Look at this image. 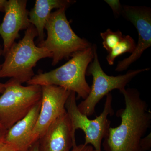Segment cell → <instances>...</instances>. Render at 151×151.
<instances>
[{
	"label": "cell",
	"mask_w": 151,
	"mask_h": 151,
	"mask_svg": "<svg viewBox=\"0 0 151 151\" xmlns=\"http://www.w3.org/2000/svg\"><path fill=\"white\" fill-rule=\"evenodd\" d=\"M8 1L0 0V12H5Z\"/></svg>",
	"instance_id": "obj_21"
},
{
	"label": "cell",
	"mask_w": 151,
	"mask_h": 151,
	"mask_svg": "<svg viewBox=\"0 0 151 151\" xmlns=\"http://www.w3.org/2000/svg\"><path fill=\"white\" fill-rule=\"evenodd\" d=\"M105 1L109 5L113 10V14L117 17L121 15L122 10V5L119 0H106Z\"/></svg>",
	"instance_id": "obj_16"
},
{
	"label": "cell",
	"mask_w": 151,
	"mask_h": 151,
	"mask_svg": "<svg viewBox=\"0 0 151 151\" xmlns=\"http://www.w3.org/2000/svg\"><path fill=\"white\" fill-rule=\"evenodd\" d=\"M76 94L75 92H70L65 105L73 137L76 138V130L81 129L85 134L84 145H91L95 151H101L102 141L106 137L111 127L108 116H112L114 113L112 105L113 96L111 93L107 94L103 112L96 119L91 120L78 110Z\"/></svg>",
	"instance_id": "obj_7"
},
{
	"label": "cell",
	"mask_w": 151,
	"mask_h": 151,
	"mask_svg": "<svg viewBox=\"0 0 151 151\" xmlns=\"http://www.w3.org/2000/svg\"><path fill=\"white\" fill-rule=\"evenodd\" d=\"M27 0L8 1L2 22L0 24V35L4 42L2 55L4 57L16 40L20 37V31L30 26Z\"/></svg>",
	"instance_id": "obj_10"
},
{
	"label": "cell",
	"mask_w": 151,
	"mask_h": 151,
	"mask_svg": "<svg viewBox=\"0 0 151 151\" xmlns=\"http://www.w3.org/2000/svg\"><path fill=\"white\" fill-rule=\"evenodd\" d=\"M0 151H18L13 146L4 139L0 141Z\"/></svg>",
	"instance_id": "obj_18"
},
{
	"label": "cell",
	"mask_w": 151,
	"mask_h": 151,
	"mask_svg": "<svg viewBox=\"0 0 151 151\" xmlns=\"http://www.w3.org/2000/svg\"><path fill=\"white\" fill-rule=\"evenodd\" d=\"M40 108L41 100L26 116L7 131L4 140L13 146L18 151H26L35 143L32 139V132Z\"/></svg>",
	"instance_id": "obj_12"
},
{
	"label": "cell",
	"mask_w": 151,
	"mask_h": 151,
	"mask_svg": "<svg viewBox=\"0 0 151 151\" xmlns=\"http://www.w3.org/2000/svg\"><path fill=\"white\" fill-rule=\"evenodd\" d=\"M88 145H85L84 144L76 145L73 147L70 151H86Z\"/></svg>",
	"instance_id": "obj_19"
},
{
	"label": "cell",
	"mask_w": 151,
	"mask_h": 151,
	"mask_svg": "<svg viewBox=\"0 0 151 151\" xmlns=\"http://www.w3.org/2000/svg\"><path fill=\"white\" fill-rule=\"evenodd\" d=\"M66 10L58 9L51 12L45 27L47 37L38 44L37 46L46 48L52 54V66L92 46L87 40L79 37L73 31L66 17Z\"/></svg>",
	"instance_id": "obj_4"
},
{
	"label": "cell",
	"mask_w": 151,
	"mask_h": 151,
	"mask_svg": "<svg viewBox=\"0 0 151 151\" xmlns=\"http://www.w3.org/2000/svg\"><path fill=\"white\" fill-rule=\"evenodd\" d=\"M6 132L7 130L0 125V141L4 139Z\"/></svg>",
	"instance_id": "obj_23"
},
{
	"label": "cell",
	"mask_w": 151,
	"mask_h": 151,
	"mask_svg": "<svg viewBox=\"0 0 151 151\" xmlns=\"http://www.w3.org/2000/svg\"><path fill=\"white\" fill-rule=\"evenodd\" d=\"M76 2L73 0H36L34 7L29 12V22L36 29L38 42L45 40V27L53 9H67Z\"/></svg>",
	"instance_id": "obj_13"
},
{
	"label": "cell",
	"mask_w": 151,
	"mask_h": 151,
	"mask_svg": "<svg viewBox=\"0 0 151 151\" xmlns=\"http://www.w3.org/2000/svg\"><path fill=\"white\" fill-rule=\"evenodd\" d=\"M0 97V125L7 131L24 117L40 101L41 86H24L14 78L5 83Z\"/></svg>",
	"instance_id": "obj_5"
},
{
	"label": "cell",
	"mask_w": 151,
	"mask_h": 151,
	"mask_svg": "<svg viewBox=\"0 0 151 151\" xmlns=\"http://www.w3.org/2000/svg\"><path fill=\"white\" fill-rule=\"evenodd\" d=\"M140 146L141 151L150 150L151 147V137L150 133L146 137H144L141 140Z\"/></svg>",
	"instance_id": "obj_17"
},
{
	"label": "cell",
	"mask_w": 151,
	"mask_h": 151,
	"mask_svg": "<svg viewBox=\"0 0 151 151\" xmlns=\"http://www.w3.org/2000/svg\"><path fill=\"white\" fill-rule=\"evenodd\" d=\"M3 49H2L1 46V44H0V58H1V55L2 54ZM1 65L0 64V70H1ZM5 89V84L2 83L1 82H0V93L2 94L4 91Z\"/></svg>",
	"instance_id": "obj_22"
},
{
	"label": "cell",
	"mask_w": 151,
	"mask_h": 151,
	"mask_svg": "<svg viewBox=\"0 0 151 151\" xmlns=\"http://www.w3.org/2000/svg\"><path fill=\"white\" fill-rule=\"evenodd\" d=\"M86 151H95L94 150V148L91 145H88Z\"/></svg>",
	"instance_id": "obj_24"
},
{
	"label": "cell",
	"mask_w": 151,
	"mask_h": 151,
	"mask_svg": "<svg viewBox=\"0 0 151 151\" xmlns=\"http://www.w3.org/2000/svg\"><path fill=\"white\" fill-rule=\"evenodd\" d=\"M120 92L125 104V108L117 112L121 123L118 127L109 128L103 148L105 151H141V140L150 127L151 112L137 89L128 88Z\"/></svg>",
	"instance_id": "obj_1"
},
{
	"label": "cell",
	"mask_w": 151,
	"mask_h": 151,
	"mask_svg": "<svg viewBox=\"0 0 151 151\" xmlns=\"http://www.w3.org/2000/svg\"><path fill=\"white\" fill-rule=\"evenodd\" d=\"M94 57V45L87 49L76 52L66 63L48 72L35 75L28 85H53L77 94V99H86L90 91L86 81V70Z\"/></svg>",
	"instance_id": "obj_2"
},
{
	"label": "cell",
	"mask_w": 151,
	"mask_h": 151,
	"mask_svg": "<svg viewBox=\"0 0 151 151\" xmlns=\"http://www.w3.org/2000/svg\"><path fill=\"white\" fill-rule=\"evenodd\" d=\"M94 57L86 70V76H92L93 81L89 95L77 105L79 111L87 117L95 113L96 105L102 98L112 90L121 92L137 75L149 71L150 68L129 70L127 73L116 76H109L102 69L97 54V47L94 44Z\"/></svg>",
	"instance_id": "obj_6"
},
{
	"label": "cell",
	"mask_w": 151,
	"mask_h": 151,
	"mask_svg": "<svg viewBox=\"0 0 151 151\" xmlns=\"http://www.w3.org/2000/svg\"><path fill=\"white\" fill-rule=\"evenodd\" d=\"M121 15L132 23L138 33V43L130 56L119 61L115 69L118 72L127 70L139 59L143 52L151 46V9L146 6H122Z\"/></svg>",
	"instance_id": "obj_8"
},
{
	"label": "cell",
	"mask_w": 151,
	"mask_h": 151,
	"mask_svg": "<svg viewBox=\"0 0 151 151\" xmlns=\"http://www.w3.org/2000/svg\"><path fill=\"white\" fill-rule=\"evenodd\" d=\"M26 151H40L38 141H37L34 143Z\"/></svg>",
	"instance_id": "obj_20"
},
{
	"label": "cell",
	"mask_w": 151,
	"mask_h": 151,
	"mask_svg": "<svg viewBox=\"0 0 151 151\" xmlns=\"http://www.w3.org/2000/svg\"><path fill=\"white\" fill-rule=\"evenodd\" d=\"M136 47L135 41L132 37L129 35H124L122 41L111 52L108 53L106 57V60L108 64L113 65L116 58L122 54L127 52L132 54L134 51Z\"/></svg>",
	"instance_id": "obj_14"
},
{
	"label": "cell",
	"mask_w": 151,
	"mask_h": 151,
	"mask_svg": "<svg viewBox=\"0 0 151 151\" xmlns=\"http://www.w3.org/2000/svg\"><path fill=\"white\" fill-rule=\"evenodd\" d=\"M41 88L40 112L32 132L34 142L56 119L66 113L65 103L71 92L56 85H43Z\"/></svg>",
	"instance_id": "obj_9"
},
{
	"label": "cell",
	"mask_w": 151,
	"mask_h": 151,
	"mask_svg": "<svg viewBox=\"0 0 151 151\" xmlns=\"http://www.w3.org/2000/svg\"><path fill=\"white\" fill-rule=\"evenodd\" d=\"M100 36L103 40V48L106 50L108 53L111 52L122 41L123 35L122 32L118 30L113 32L110 29H108L103 32L100 33Z\"/></svg>",
	"instance_id": "obj_15"
},
{
	"label": "cell",
	"mask_w": 151,
	"mask_h": 151,
	"mask_svg": "<svg viewBox=\"0 0 151 151\" xmlns=\"http://www.w3.org/2000/svg\"><path fill=\"white\" fill-rule=\"evenodd\" d=\"M38 37L36 29L31 24L18 43L15 42L4 56L1 65L0 78H14L22 84L34 76L33 68L42 58H52V54L46 48L36 46L35 38Z\"/></svg>",
	"instance_id": "obj_3"
},
{
	"label": "cell",
	"mask_w": 151,
	"mask_h": 151,
	"mask_svg": "<svg viewBox=\"0 0 151 151\" xmlns=\"http://www.w3.org/2000/svg\"><path fill=\"white\" fill-rule=\"evenodd\" d=\"M38 141L40 151H70L77 145L67 113L56 119Z\"/></svg>",
	"instance_id": "obj_11"
}]
</instances>
